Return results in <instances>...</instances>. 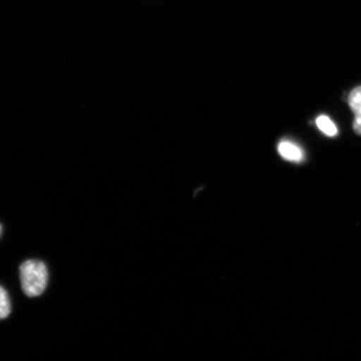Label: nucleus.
<instances>
[{
	"instance_id": "39448f33",
	"label": "nucleus",
	"mask_w": 361,
	"mask_h": 361,
	"mask_svg": "<svg viewBox=\"0 0 361 361\" xmlns=\"http://www.w3.org/2000/svg\"><path fill=\"white\" fill-rule=\"evenodd\" d=\"M11 310L10 296L4 288L0 286V320L6 319L11 314Z\"/></svg>"
},
{
	"instance_id": "f03ea898",
	"label": "nucleus",
	"mask_w": 361,
	"mask_h": 361,
	"mask_svg": "<svg viewBox=\"0 0 361 361\" xmlns=\"http://www.w3.org/2000/svg\"><path fill=\"white\" fill-rule=\"evenodd\" d=\"M350 109L354 112V130L361 135V87H356L350 94L348 98Z\"/></svg>"
},
{
	"instance_id": "f257e3e1",
	"label": "nucleus",
	"mask_w": 361,
	"mask_h": 361,
	"mask_svg": "<svg viewBox=\"0 0 361 361\" xmlns=\"http://www.w3.org/2000/svg\"><path fill=\"white\" fill-rule=\"evenodd\" d=\"M48 269L43 262L27 260L20 267V278L23 292L33 298L42 295L47 287Z\"/></svg>"
},
{
	"instance_id": "423d86ee",
	"label": "nucleus",
	"mask_w": 361,
	"mask_h": 361,
	"mask_svg": "<svg viewBox=\"0 0 361 361\" xmlns=\"http://www.w3.org/2000/svg\"><path fill=\"white\" fill-rule=\"evenodd\" d=\"M2 233H3V228H2V225L0 224V238H1Z\"/></svg>"
},
{
	"instance_id": "20e7f679",
	"label": "nucleus",
	"mask_w": 361,
	"mask_h": 361,
	"mask_svg": "<svg viewBox=\"0 0 361 361\" xmlns=\"http://www.w3.org/2000/svg\"><path fill=\"white\" fill-rule=\"evenodd\" d=\"M316 125L328 137H335L337 135L338 130L336 126L327 116H319L316 119Z\"/></svg>"
},
{
	"instance_id": "7ed1b4c3",
	"label": "nucleus",
	"mask_w": 361,
	"mask_h": 361,
	"mask_svg": "<svg viewBox=\"0 0 361 361\" xmlns=\"http://www.w3.org/2000/svg\"><path fill=\"white\" fill-rule=\"evenodd\" d=\"M278 151L279 154L288 161L300 162L304 159V152L302 149L295 143L288 141L279 143Z\"/></svg>"
}]
</instances>
